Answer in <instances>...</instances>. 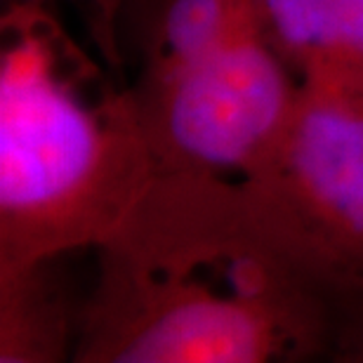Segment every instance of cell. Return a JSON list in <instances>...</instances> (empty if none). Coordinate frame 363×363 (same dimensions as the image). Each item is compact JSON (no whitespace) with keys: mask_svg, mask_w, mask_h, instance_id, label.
I'll use <instances>...</instances> for the list:
<instances>
[{"mask_svg":"<svg viewBox=\"0 0 363 363\" xmlns=\"http://www.w3.org/2000/svg\"><path fill=\"white\" fill-rule=\"evenodd\" d=\"M94 252L78 363H363V269L262 184L156 175Z\"/></svg>","mask_w":363,"mask_h":363,"instance_id":"cell-1","label":"cell"},{"mask_svg":"<svg viewBox=\"0 0 363 363\" xmlns=\"http://www.w3.org/2000/svg\"><path fill=\"white\" fill-rule=\"evenodd\" d=\"M45 3L0 17V274L97 250L156 177L133 88Z\"/></svg>","mask_w":363,"mask_h":363,"instance_id":"cell-2","label":"cell"},{"mask_svg":"<svg viewBox=\"0 0 363 363\" xmlns=\"http://www.w3.org/2000/svg\"><path fill=\"white\" fill-rule=\"evenodd\" d=\"M302 81L262 28L158 78L133 97L156 175L255 179L293 118Z\"/></svg>","mask_w":363,"mask_h":363,"instance_id":"cell-3","label":"cell"},{"mask_svg":"<svg viewBox=\"0 0 363 363\" xmlns=\"http://www.w3.org/2000/svg\"><path fill=\"white\" fill-rule=\"evenodd\" d=\"M248 182L279 194L363 269V83L302 81L279 149Z\"/></svg>","mask_w":363,"mask_h":363,"instance_id":"cell-4","label":"cell"},{"mask_svg":"<svg viewBox=\"0 0 363 363\" xmlns=\"http://www.w3.org/2000/svg\"><path fill=\"white\" fill-rule=\"evenodd\" d=\"M71 255L0 274V363L74 361L88 295L67 274Z\"/></svg>","mask_w":363,"mask_h":363,"instance_id":"cell-5","label":"cell"},{"mask_svg":"<svg viewBox=\"0 0 363 363\" xmlns=\"http://www.w3.org/2000/svg\"><path fill=\"white\" fill-rule=\"evenodd\" d=\"M257 14L300 81L363 83V0H257Z\"/></svg>","mask_w":363,"mask_h":363,"instance_id":"cell-6","label":"cell"},{"mask_svg":"<svg viewBox=\"0 0 363 363\" xmlns=\"http://www.w3.org/2000/svg\"><path fill=\"white\" fill-rule=\"evenodd\" d=\"M259 26L257 0H151L140 76L158 78Z\"/></svg>","mask_w":363,"mask_h":363,"instance_id":"cell-7","label":"cell"},{"mask_svg":"<svg viewBox=\"0 0 363 363\" xmlns=\"http://www.w3.org/2000/svg\"><path fill=\"white\" fill-rule=\"evenodd\" d=\"M10 3V0H7ZM28 3H45L52 0H28ZM74 5L81 7V12L88 19L90 33L97 43L99 52L104 55V62L108 69L121 74L123 69V50H121V19L125 10L137 0H71Z\"/></svg>","mask_w":363,"mask_h":363,"instance_id":"cell-8","label":"cell"}]
</instances>
